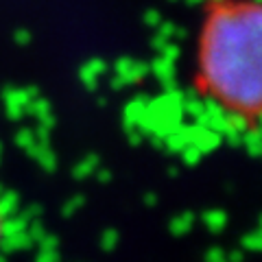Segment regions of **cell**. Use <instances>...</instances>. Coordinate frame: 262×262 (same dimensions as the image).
Returning <instances> with one entry per match:
<instances>
[{"label":"cell","mask_w":262,"mask_h":262,"mask_svg":"<svg viewBox=\"0 0 262 262\" xmlns=\"http://www.w3.org/2000/svg\"><path fill=\"white\" fill-rule=\"evenodd\" d=\"M192 81L232 122H262V0L203 3L194 31Z\"/></svg>","instance_id":"cell-1"},{"label":"cell","mask_w":262,"mask_h":262,"mask_svg":"<svg viewBox=\"0 0 262 262\" xmlns=\"http://www.w3.org/2000/svg\"><path fill=\"white\" fill-rule=\"evenodd\" d=\"M5 241V212H3V203H0V247Z\"/></svg>","instance_id":"cell-2"}]
</instances>
